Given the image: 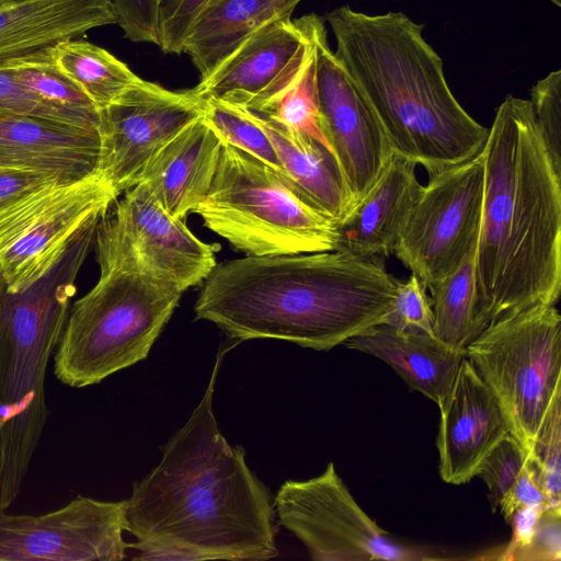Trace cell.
<instances>
[{"mask_svg": "<svg viewBox=\"0 0 561 561\" xmlns=\"http://www.w3.org/2000/svg\"><path fill=\"white\" fill-rule=\"evenodd\" d=\"M220 350L206 391L187 422L162 446L160 462L133 484L126 505L129 548L141 560L276 558L275 508L242 446L220 433L213 398Z\"/></svg>", "mask_w": 561, "mask_h": 561, "instance_id": "6da1fadb", "label": "cell"}, {"mask_svg": "<svg viewBox=\"0 0 561 561\" xmlns=\"http://www.w3.org/2000/svg\"><path fill=\"white\" fill-rule=\"evenodd\" d=\"M481 154L479 334L501 318L536 305H556L561 290V174L529 100L505 98Z\"/></svg>", "mask_w": 561, "mask_h": 561, "instance_id": "7a4b0ae2", "label": "cell"}, {"mask_svg": "<svg viewBox=\"0 0 561 561\" xmlns=\"http://www.w3.org/2000/svg\"><path fill=\"white\" fill-rule=\"evenodd\" d=\"M204 282L196 319L229 337L330 351L380 324L397 279L381 257L331 250L230 260Z\"/></svg>", "mask_w": 561, "mask_h": 561, "instance_id": "3957f363", "label": "cell"}, {"mask_svg": "<svg viewBox=\"0 0 561 561\" xmlns=\"http://www.w3.org/2000/svg\"><path fill=\"white\" fill-rule=\"evenodd\" d=\"M335 55L375 115L392 152L428 176L479 154L489 128L451 92L423 26L401 11L367 14L342 5L325 14Z\"/></svg>", "mask_w": 561, "mask_h": 561, "instance_id": "277c9868", "label": "cell"}, {"mask_svg": "<svg viewBox=\"0 0 561 561\" xmlns=\"http://www.w3.org/2000/svg\"><path fill=\"white\" fill-rule=\"evenodd\" d=\"M94 242L99 280L71 306L54 358L55 376L73 388L147 358L183 294L140 270L108 210Z\"/></svg>", "mask_w": 561, "mask_h": 561, "instance_id": "5b68a950", "label": "cell"}, {"mask_svg": "<svg viewBox=\"0 0 561 561\" xmlns=\"http://www.w3.org/2000/svg\"><path fill=\"white\" fill-rule=\"evenodd\" d=\"M194 214L245 256L336 248V222L294 181L227 142L211 186Z\"/></svg>", "mask_w": 561, "mask_h": 561, "instance_id": "8992f818", "label": "cell"}, {"mask_svg": "<svg viewBox=\"0 0 561 561\" xmlns=\"http://www.w3.org/2000/svg\"><path fill=\"white\" fill-rule=\"evenodd\" d=\"M466 357L495 397L510 434L530 451L548 409L561 391V316L536 305L490 323Z\"/></svg>", "mask_w": 561, "mask_h": 561, "instance_id": "52a82bcc", "label": "cell"}, {"mask_svg": "<svg viewBox=\"0 0 561 561\" xmlns=\"http://www.w3.org/2000/svg\"><path fill=\"white\" fill-rule=\"evenodd\" d=\"M273 505L279 524L302 541L317 561L439 559L391 539L357 504L333 462L314 478L285 481Z\"/></svg>", "mask_w": 561, "mask_h": 561, "instance_id": "ba28073f", "label": "cell"}, {"mask_svg": "<svg viewBox=\"0 0 561 561\" xmlns=\"http://www.w3.org/2000/svg\"><path fill=\"white\" fill-rule=\"evenodd\" d=\"M483 190L481 152L422 185L393 254L427 289L454 272L477 243Z\"/></svg>", "mask_w": 561, "mask_h": 561, "instance_id": "9c48e42d", "label": "cell"}, {"mask_svg": "<svg viewBox=\"0 0 561 561\" xmlns=\"http://www.w3.org/2000/svg\"><path fill=\"white\" fill-rule=\"evenodd\" d=\"M193 89L171 91L142 80L100 111L98 171L119 196L139 183L149 161L203 115Z\"/></svg>", "mask_w": 561, "mask_h": 561, "instance_id": "30bf717a", "label": "cell"}, {"mask_svg": "<svg viewBox=\"0 0 561 561\" xmlns=\"http://www.w3.org/2000/svg\"><path fill=\"white\" fill-rule=\"evenodd\" d=\"M300 21L314 49L321 128L356 205L392 151L375 115L329 46L323 20L312 13Z\"/></svg>", "mask_w": 561, "mask_h": 561, "instance_id": "8fae6325", "label": "cell"}, {"mask_svg": "<svg viewBox=\"0 0 561 561\" xmlns=\"http://www.w3.org/2000/svg\"><path fill=\"white\" fill-rule=\"evenodd\" d=\"M126 505L79 495L43 515L0 511V561L123 560Z\"/></svg>", "mask_w": 561, "mask_h": 561, "instance_id": "7c38bea8", "label": "cell"}, {"mask_svg": "<svg viewBox=\"0 0 561 561\" xmlns=\"http://www.w3.org/2000/svg\"><path fill=\"white\" fill-rule=\"evenodd\" d=\"M312 55L300 19L275 20L249 36L193 90L202 100L261 114L294 85Z\"/></svg>", "mask_w": 561, "mask_h": 561, "instance_id": "4fadbf2b", "label": "cell"}, {"mask_svg": "<svg viewBox=\"0 0 561 561\" xmlns=\"http://www.w3.org/2000/svg\"><path fill=\"white\" fill-rule=\"evenodd\" d=\"M121 237L140 270L180 291L203 283L217 265V244L195 237L182 219L169 215L148 187L138 183L116 201Z\"/></svg>", "mask_w": 561, "mask_h": 561, "instance_id": "5bb4252c", "label": "cell"}, {"mask_svg": "<svg viewBox=\"0 0 561 561\" xmlns=\"http://www.w3.org/2000/svg\"><path fill=\"white\" fill-rule=\"evenodd\" d=\"M439 411V474L448 484L467 483L477 476L485 456L510 434L495 397L467 357Z\"/></svg>", "mask_w": 561, "mask_h": 561, "instance_id": "9a60e30c", "label": "cell"}, {"mask_svg": "<svg viewBox=\"0 0 561 561\" xmlns=\"http://www.w3.org/2000/svg\"><path fill=\"white\" fill-rule=\"evenodd\" d=\"M100 135L41 117H0V172L51 174L78 181L98 172Z\"/></svg>", "mask_w": 561, "mask_h": 561, "instance_id": "2e32d148", "label": "cell"}, {"mask_svg": "<svg viewBox=\"0 0 561 561\" xmlns=\"http://www.w3.org/2000/svg\"><path fill=\"white\" fill-rule=\"evenodd\" d=\"M117 197L99 171L85 176L73 194L0 255V275L7 290L21 291L39 279L78 230L93 216L108 210Z\"/></svg>", "mask_w": 561, "mask_h": 561, "instance_id": "e0dca14e", "label": "cell"}, {"mask_svg": "<svg viewBox=\"0 0 561 561\" xmlns=\"http://www.w3.org/2000/svg\"><path fill=\"white\" fill-rule=\"evenodd\" d=\"M415 168L408 158L390 153L368 192L336 224L335 250L364 257L393 254L422 188Z\"/></svg>", "mask_w": 561, "mask_h": 561, "instance_id": "ac0fdd59", "label": "cell"}, {"mask_svg": "<svg viewBox=\"0 0 561 561\" xmlns=\"http://www.w3.org/2000/svg\"><path fill=\"white\" fill-rule=\"evenodd\" d=\"M108 24L112 0H1L0 68Z\"/></svg>", "mask_w": 561, "mask_h": 561, "instance_id": "d6986e66", "label": "cell"}, {"mask_svg": "<svg viewBox=\"0 0 561 561\" xmlns=\"http://www.w3.org/2000/svg\"><path fill=\"white\" fill-rule=\"evenodd\" d=\"M224 140L203 118L185 126L145 168V184L163 209L184 220L206 197L219 161Z\"/></svg>", "mask_w": 561, "mask_h": 561, "instance_id": "ffe728a7", "label": "cell"}, {"mask_svg": "<svg viewBox=\"0 0 561 561\" xmlns=\"http://www.w3.org/2000/svg\"><path fill=\"white\" fill-rule=\"evenodd\" d=\"M343 345L387 363L410 390L421 392L438 408L466 357L465 351L451 348L434 334L402 332L386 324H376Z\"/></svg>", "mask_w": 561, "mask_h": 561, "instance_id": "44dd1931", "label": "cell"}, {"mask_svg": "<svg viewBox=\"0 0 561 561\" xmlns=\"http://www.w3.org/2000/svg\"><path fill=\"white\" fill-rule=\"evenodd\" d=\"M301 0H211L188 33L186 53L207 78L249 36L263 25L290 19Z\"/></svg>", "mask_w": 561, "mask_h": 561, "instance_id": "7402d4cb", "label": "cell"}, {"mask_svg": "<svg viewBox=\"0 0 561 561\" xmlns=\"http://www.w3.org/2000/svg\"><path fill=\"white\" fill-rule=\"evenodd\" d=\"M252 113L270 138L287 174L336 224L355 203L333 153L312 138Z\"/></svg>", "mask_w": 561, "mask_h": 561, "instance_id": "603a6c76", "label": "cell"}, {"mask_svg": "<svg viewBox=\"0 0 561 561\" xmlns=\"http://www.w3.org/2000/svg\"><path fill=\"white\" fill-rule=\"evenodd\" d=\"M55 68L75 83L99 111L141 81L129 67L88 41L71 38L50 48Z\"/></svg>", "mask_w": 561, "mask_h": 561, "instance_id": "cb8c5ba5", "label": "cell"}, {"mask_svg": "<svg viewBox=\"0 0 561 561\" xmlns=\"http://www.w3.org/2000/svg\"><path fill=\"white\" fill-rule=\"evenodd\" d=\"M477 243L449 275L430 288L434 334L457 351L479 334L477 325Z\"/></svg>", "mask_w": 561, "mask_h": 561, "instance_id": "d4e9b609", "label": "cell"}, {"mask_svg": "<svg viewBox=\"0 0 561 561\" xmlns=\"http://www.w3.org/2000/svg\"><path fill=\"white\" fill-rule=\"evenodd\" d=\"M5 68L25 89L39 99L100 121V111L93 102L55 68L50 59V49L18 60Z\"/></svg>", "mask_w": 561, "mask_h": 561, "instance_id": "484cf974", "label": "cell"}, {"mask_svg": "<svg viewBox=\"0 0 561 561\" xmlns=\"http://www.w3.org/2000/svg\"><path fill=\"white\" fill-rule=\"evenodd\" d=\"M203 118L227 142L287 175L264 129L252 113L215 100H204Z\"/></svg>", "mask_w": 561, "mask_h": 561, "instance_id": "4316f807", "label": "cell"}, {"mask_svg": "<svg viewBox=\"0 0 561 561\" xmlns=\"http://www.w3.org/2000/svg\"><path fill=\"white\" fill-rule=\"evenodd\" d=\"M260 115L291 131L312 138L332 152L320 124L314 49L299 79Z\"/></svg>", "mask_w": 561, "mask_h": 561, "instance_id": "83f0119b", "label": "cell"}, {"mask_svg": "<svg viewBox=\"0 0 561 561\" xmlns=\"http://www.w3.org/2000/svg\"><path fill=\"white\" fill-rule=\"evenodd\" d=\"M528 467L551 508H561V391L553 398L527 455Z\"/></svg>", "mask_w": 561, "mask_h": 561, "instance_id": "f1b7e54d", "label": "cell"}, {"mask_svg": "<svg viewBox=\"0 0 561 561\" xmlns=\"http://www.w3.org/2000/svg\"><path fill=\"white\" fill-rule=\"evenodd\" d=\"M12 115L41 117L85 128H98L100 124V121L39 99L25 89L8 68H0V117Z\"/></svg>", "mask_w": 561, "mask_h": 561, "instance_id": "f546056e", "label": "cell"}, {"mask_svg": "<svg viewBox=\"0 0 561 561\" xmlns=\"http://www.w3.org/2000/svg\"><path fill=\"white\" fill-rule=\"evenodd\" d=\"M426 286L414 274L396 283L392 300L380 324L402 332L434 334V318ZM435 335V334H434Z\"/></svg>", "mask_w": 561, "mask_h": 561, "instance_id": "4dcf8cb0", "label": "cell"}, {"mask_svg": "<svg viewBox=\"0 0 561 561\" xmlns=\"http://www.w3.org/2000/svg\"><path fill=\"white\" fill-rule=\"evenodd\" d=\"M530 95L536 123L552 163L561 174V70L538 80Z\"/></svg>", "mask_w": 561, "mask_h": 561, "instance_id": "1f68e13d", "label": "cell"}, {"mask_svg": "<svg viewBox=\"0 0 561 561\" xmlns=\"http://www.w3.org/2000/svg\"><path fill=\"white\" fill-rule=\"evenodd\" d=\"M527 460V454L519 442L507 434L482 460L477 471L489 491L492 511L511 489Z\"/></svg>", "mask_w": 561, "mask_h": 561, "instance_id": "d6a6232c", "label": "cell"}, {"mask_svg": "<svg viewBox=\"0 0 561 561\" xmlns=\"http://www.w3.org/2000/svg\"><path fill=\"white\" fill-rule=\"evenodd\" d=\"M211 0H167L159 7L158 46L181 54L183 44L201 13Z\"/></svg>", "mask_w": 561, "mask_h": 561, "instance_id": "836d02e7", "label": "cell"}, {"mask_svg": "<svg viewBox=\"0 0 561 561\" xmlns=\"http://www.w3.org/2000/svg\"><path fill=\"white\" fill-rule=\"evenodd\" d=\"M117 24L133 42L158 45L159 0H112Z\"/></svg>", "mask_w": 561, "mask_h": 561, "instance_id": "e575fe53", "label": "cell"}, {"mask_svg": "<svg viewBox=\"0 0 561 561\" xmlns=\"http://www.w3.org/2000/svg\"><path fill=\"white\" fill-rule=\"evenodd\" d=\"M560 508H548L542 512L530 545L517 560H560Z\"/></svg>", "mask_w": 561, "mask_h": 561, "instance_id": "d590c367", "label": "cell"}, {"mask_svg": "<svg viewBox=\"0 0 561 561\" xmlns=\"http://www.w3.org/2000/svg\"><path fill=\"white\" fill-rule=\"evenodd\" d=\"M520 507L551 508L543 491L536 482L527 460L499 505L500 512L507 523L513 513Z\"/></svg>", "mask_w": 561, "mask_h": 561, "instance_id": "8d00e7d4", "label": "cell"}, {"mask_svg": "<svg viewBox=\"0 0 561 561\" xmlns=\"http://www.w3.org/2000/svg\"><path fill=\"white\" fill-rule=\"evenodd\" d=\"M546 510L537 507H520L516 510L510 523L513 528L511 542L502 551V556L497 559L516 560L520 553L530 545L539 518Z\"/></svg>", "mask_w": 561, "mask_h": 561, "instance_id": "74e56055", "label": "cell"}, {"mask_svg": "<svg viewBox=\"0 0 561 561\" xmlns=\"http://www.w3.org/2000/svg\"><path fill=\"white\" fill-rule=\"evenodd\" d=\"M7 287H5V284L0 275V304H1V299H2V296H3V293L5 291Z\"/></svg>", "mask_w": 561, "mask_h": 561, "instance_id": "f35d334b", "label": "cell"}, {"mask_svg": "<svg viewBox=\"0 0 561 561\" xmlns=\"http://www.w3.org/2000/svg\"><path fill=\"white\" fill-rule=\"evenodd\" d=\"M550 2H552L553 4H556L557 7H561V0H549Z\"/></svg>", "mask_w": 561, "mask_h": 561, "instance_id": "ab89813d", "label": "cell"}, {"mask_svg": "<svg viewBox=\"0 0 561 561\" xmlns=\"http://www.w3.org/2000/svg\"><path fill=\"white\" fill-rule=\"evenodd\" d=\"M164 1H167V0H159L160 4L163 3Z\"/></svg>", "mask_w": 561, "mask_h": 561, "instance_id": "60d3db41", "label": "cell"}, {"mask_svg": "<svg viewBox=\"0 0 561 561\" xmlns=\"http://www.w3.org/2000/svg\"><path fill=\"white\" fill-rule=\"evenodd\" d=\"M1 1V0H0Z\"/></svg>", "mask_w": 561, "mask_h": 561, "instance_id": "b9f144b4", "label": "cell"}]
</instances>
